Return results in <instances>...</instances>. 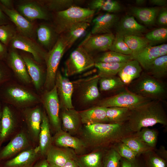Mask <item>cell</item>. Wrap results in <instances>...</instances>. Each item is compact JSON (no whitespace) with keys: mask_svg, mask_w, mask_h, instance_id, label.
<instances>
[{"mask_svg":"<svg viewBox=\"0 0 167 167\" xmlns=\"http://www.w3.org/2000/svg\"><path fill=\"white\" fill-rule=\"evenodd\" d=\"M79 133L87 148L93 150L113 146L135 133L130 130L126 122L84 125Z\"/></svg>","mask_w":167,"mask_h":167,"instance_id":"1","label":"cell"},{"mask_svg":"<svg viewBox=\"0 0 167 167\" xmlns=\"http://www.w3.org/2000/svg\"><path fill=\"white\" fill-rule=\"evenodd\" d=\"M161 102L151 100L131 109L126 122L130 130L135 133L158 123L167 126V115Z\"/></svg>","mask_w":167,"mask_h":167,"instance_id":"2","label":"cell"},{"mask_svg":"<svg viewBox=\"0 0 167 167\" xmlns=\"http://www.w3.org/2000/svg\"><path fill=\"white\" fill-rule=\"evenodd\" d=\"M0 99L4 103L18 107H27L41 102L33 91L11 80L0 87Z\"/></svg>","mask_w":167,"mask_h":167,"instance_id":"3","label":"cell"},{"mask_svg":"<svg viewBox=\"0 0 167 167\" xmlns=\"http://www.w3.org/2000/svg\"><path fill=\"white\" fill-rule=\"evenodd\" d=\"M128 90L138 95L152 100L163 102L167 97L165 84L147 73H142L140 77L128 85Z\"/></svg>","mask_w":167,"mask_h":167,"instance_id":"4","label":"cell"},{"mask_svg":"<svg viewBox=\"0 0 167 167\" xmlns=\"http://www.w3.org/2000/svg\"><path fill=\"white\" fill-rule=\"evenodd\" d=\"M96 11L88 8L73 6L64 11L53 13L52 24L57 33L60 35L77 23H90Z\"/></svg>","mask_w":167,"mask_h":167,"instance_id":"5","label":"cell"},{"mask_svg":"<svg viewBox=\"0 0 167 167\" xmlns=\"http://www.w3.org/2000/svg\"><path fill=\"white\" fill-rule=\"evenodd\" d=\"M66 41L62 34L59 35L53 47L48 51L45 62L46 65V73L44 86L46 90H49L55 86L57 72L61 60L67 51Z\"/></svg>","mask_w":167,"mask_h":167,"instance_id":"6","label":"cell"},{"mask_svg":"<svg viewBox=\"0 0 167 167\" xmlns=\"http://www.w3.org/2000/svg\"><path fill=\"white\" fill-rule=\"evenodd\" d=\"M100 78L97 74L72 82L74 91H75L79 101L82 104H91L98 99L100 93L98 85Z\"/></svg>","mask_w":167,"mask_h":167,"instance_id":"7","label":"cell"},{"mask_svg":"<svg viewBox=\"0 0 167 167\" xmlns=\"http://www.w3.org/2000/svg\"><path fill=\"white\" fill-rule=\"evenodd\" d=\"M95 62L94 58L79 45L65 62V74L70 76L81 73L94 66Z\"/></svg>","mask_w":167,"mask_h":167,"instance_id":"8","label":"cell"},{"mask_svg":"<svg viewBox=\"0 0 167 167\" xmlns=\"http://www.w3.org/2000/svg\"><path fill=\"white\" fill-rule=\"evenodd\" d=\"M126 90L98 101L97 105L108 108L118 107L133 108L151 101Z\"/></svg>","mask_w":167,"mask_h":167,"instance_id":"9","label":"cell"},{"mask_svg":"<svg viewBox=\"0 0 167 167\" xmlns=\"http://www.w3.org/2000/svg\"><path fill=\"white\" fill-rule=\"evenodd\" d=\"M41 98L50 124L56 132L61 130L60 105L55 85L51 90H46Z\"/></svg>","mask_w":167,"mask_h":167,"instance_id":"10","label":"cell"},{"mask_svg":"<svg viewBox=\"0 0 167 167\" xmlns=\"http://www.w3.org/2000/svg\"><path fill=\"white\" fill-rule=\"evenodd\" d=\"M10 48L18 49L31 54L33 58L41 64L45 62L47 51L36 40L18 33L9 44Z\"/></svg>","mask_w":167,"mask_h":167,"instance_id":"11","label":"cell"},{"mask_svg":"<svg viewBox=\"0 0 167 167\" xmlns=\"http://www.w3.org/2000/svg\"><path fill=\"white\" fill-rule=\"evenodd\" d=\"M0 8L15 26L18 34L36 40L38 25L35 22L29 21L15 9H9L1 4Z\"/></svg>","mask_w":167,"mask_h":167,"instance_id":"12","label":"cell"},{"mask_svg":"<svg viewBox=\"0 0 167 167\" xmlns=\"http://www.w3.org/2000/svg\"><path fill=\"white\" fill-rule=\"evenodd\" d=\"M16 10L29 21L37 19L48 20L51 17L49 11L38 0H24L18 1Z\"/></svg>","mask_w":167,"mask_h":167,"instance_id":"13","label":"cell"},{"mask_svg":"<svg viewBox=\"0 0 167 167\" xmlns=\"http://www.w3.org/2000/svg\"><path fill=\"white\" fill-rule=\"evenodd\" d=\"M115 35L112 33L89 35L80 45L90 55L109 50Z\"/></svg>","mask_w":167,"mask_h":167,"instance_id":"14","label":"cell"},{"mask_svg":"<svg viewBox=\"0 0 167 167\" xmlns=\"http://www.w3.org/2000/svg\"><path fill=\"white\" fill-rule=\"evenodd\" d=\"M55 85L56 88L60 108L62 109L74 108L72 100L74 91L72 82L63 76L58 70L56 74Z\"/></svg>","mask_w":167,"mask_h":167,"instance_id":"15","label":"cell"},{"mask_svg":"<svg viewBox=\"0 0 167 167\" xmlns=\"http://www.w3.org/2000/svg\"><path fill=\"white\" fill-rule=\"evenodd\" d=\"M5 61L19 80L26 84L32 83L25 63L17 49L10 48Z\"/></svg>","mask_w":167,"mask_h":167,"instance_id":"16","label":"cell"},{"mask_svg":"<svg viewBox=\"0 0 167 167\" xmlns=\"http://www.w3.org/2000/svg\"><path fill=\"white\" fill-rule=\"evenodd\" d=\"M20 54L34 87L37 90H41L44 84L46 73L42 64L36 61L29 53L23 51Z\"/></svg>","mask_w":167,"mask_h":167,"instance_id":"17","label":"cell"},{"mask_svg":"<svg viewBox=\"0 0 167 167\" xmlns=\"http://www.w3.org/2000/svg\"><path fill=\"white\" fill-rule=\"evenodd\" d=\"M52 143L57 147L72 149L77 155L84 154L87 149L80 138L74 136L62 129L56 132L52 138Z\"/></svg>","mask_w":167,"mask_h":167,"instance_id":"18","label":"cell"},{"mask_svg":"<svg viewBox=\"0 0 167 167\" xmlns=\"http://www.w3.org/2000/svg\"><path fill=\"white\" fill-rule=\"evenodd\" d=\"M167 54V44H163L158 45H150L138 54L132 56L142 67L146 71L150 65L157 58Z\"/></svg>","mask_w":167,"mask_h":167,"instance_id":"19","label":"cell"},{"mask_svg":"<svg viewBox=\"0 0 167 167\" xmlns=\"http://www.w3.org/2000/svg\"><path fill=\"white\" fill-rule=\"evenodd\" d=\"M116 33L124 37L129 36H142L147 31L143 25L139 24L134 16L126 15L117 24Z\"/></svg>","mask_w":167,"mask_h":167,"instance_id":"20","label":"cell"},{"mask_svg":"<svg viewBox=\"0 0 167 167\" xmlns=\"http://www.w3.org/2000/svg\"><path fill=\"white\" fill-rule=\"evenodd\" d=\"M59 36L52 24L43 23L38 25L36 30L37 41L47 52L55 45Z\"/></svg>","mask_w":167,"mask_h":167,"instance_id":"21","label":"cell"},{"mask_svg":"<svg viewBox=\"0 0 167 167\" xmlns=\"http://www.w3.org/2000/svg\"><path fill=\"white\" fill-rule=\"evenodd\" d=\"M62 130L73 135L79 132L82 124L79 111L74 108L62 109L60 115Z\"/></svg>","mask_w":167,"mask_h":167,"instance_id":"22","label":"cell"},{"mask_svg":"<svg viewBox=\"0 0 167 167\" xmlns=\"http://www.w3.org/2000/svg\"><path fill=\"white\" fill-rule=\"evenodd\" d=\"M119 18L114 13L106 12L98 15L92 19L91 33L93 35L109 33L118 22Z\"/></svg>","mask_w":167,"mask_h":167,"instance_id":"23","label":"cell"},{"mask_svg":"<svg viewBox=\"0 0 167 167\" xmlns=\"http://www.w3.org/2000/svg\"><path fill=\"white\" fill-rule=\"evenodd\" d=\"M46 155L48 163L62 167L69 161L75 159L77 155L71 148L60 147L52 145Z\"/></svg>","mask_w":167,"mask_h":167,"instance_id":"24","label":"cell"},{"mask_svg":"<svg viewBox=\"0 0 167 167\" xmlns=\"http://www.w3.org/2000/svg\"><path fill=\"white\" fill-rule=\"evenodd\" d=\"M39 153L38 146L21 152L14 158L5 161L0 167H31Z\"/></svg>","mask_w":167,"mask_h":167,"instance_id":"25","label":"cell"},{"mask_svg":"<svg viewBox=\"0 0 167 167\" xmlns=\"http://www.w3.org/2000/svg\"><path fill=\"white\" fill-rule=\"evenodd\" d=\"M106 108L97 105L79 111L82 124L90 125L109 123L106 113Z\"/></svg>","mask_w":167,"mask_h":167,"instance_id":"26","label":"cell"},{"mask_svg":"<svg viewBox=\"0 0 167 167\" xmlns=\"http://www.w3.org/2000/svg\"><path fill=\"white\" fill-rule=\"evenodd\" d=\"M28 144L27 138L24 133L18 134L0 151V162L23 149Z\"/></svg>","mask_w":167,"mask_h":167,"instance_id":"27","label":"cell"},{"mask_svg":"<svg viewBox=\"0 0 167 167\" xmlns=\"http://www.w3.org/2000/svg\"><path fill=\"white\" fill-rule=\"evenodd\" d=\"M142 70L139 62L132 59L126 62L118 74L125 85H128L140 77Z\"/></svg>","mask_w":167,"mask_h":167,"instance_id":"28","label":"cell"},{"mask_svg":"<svg viewBox=\"0 0 167 167\" xmlns=\"http://www.w3.org/2000/svg\"><path fill=\"white\" fill-rule=\"evenodd\" d=\"M43 112L38 106L32 108L27 109L24 112L29 130L32 135L36 138H39Z\"/></svg>","mask_w":167,"mask_h":167,"instance_id":"29","label":"cell"},{"mask_svg":"<svg viewBox=\"0 0 167 167\" xmlns=\"http://www.w3.org/2000/svg\"><path fill=\"white\" fill-rule=\"evenodd\" d=\"M15 124V118L11 108L7 105H4L0 126V146L12 133Z\"/></svg>","mask_w":167,"mask_h":167,"instance_id":"30","label":"cell"},{"mask_svg":"<svg viewBox=\"0 0 167 167\" xmlns=\"http://www.w3.org/2000/svg\"><path fill=\"white\" fill-rule=\"evenodd\" d=\"M106 149H97L88 154L77 155L75 160L79 167H102Z\"/></svg>","mask_w":167,"mask_h":167,"instance_id":"31","label":"cell"},{"mask_svg":"<svg viewBox=\"0 0 167 167\" xmlns=\"http://www.w3.org/2000/svg\"><path fill=\"white\" fill-rule=\"evenodd\" d=\"M40 153L43 156L46 153L52 145V138L51 136L50 123L46 114L43 112L40 131L39 136Z\"/></svg>","mask_w":167,"mask_h":167,"instance_id":"32","label":"cell"},{"mask_svg":"<svg viewBox=\"0 0 167 167\" xmlns=\"http://www.w3.org/2000/svg\"><path fill=\"white\" fill-rule=\"evenodd\" d=\"M161 8L159 7H134L131 9L133 15L146 25H153Z\"/></svg>","mask_w":167,"mask_h":167,"instance_id":"33","label":"cell"},{"mask_svg":"<svg viewBox=\"0 0 167 167\" xmlns=\"http://www.w3.org/2000/svg\"><path fill=\"white\" fill-rule=\"evenodd\" d=\"M90 25V23L81 22L75 24L62 33L67 42L66 51L70 49L75 42L84 33Z\"/></svg>","mask_w":167,"mask_h":167,"instance_id":"34","label":"cell"},{"mask_svg":"<svg viewBox=\"0 0 167 167\" xmlns=\"http://www.w3.org/2000/svg\"><path fill=\"white\" fill-rule=\"evenodd\" d=\"M147 74L153 77L161 80L167 75V55L156 59L146 71Z\"/></svg>","mask_w":167,"mask_h":167,"instance_id":"35","label":"cell"},{"mask_svg":"<svg viewBox=\"0 0 167 167\" xmlns=\"http://www.w3.org/2000/svg\"><path fill=\"white\" fill-rule=\"evenodd\" d=\"M131 109L118 107L106 108V116L109 123H120L126 122L129 119Z\"/></svg>","mask_w":167,"mask_h":167,"instance_id":"36","label":"cell"},{"mask_svg":"<svg viewBox=\"0 0 167 167\" xmlns=\"http://www.w3.org/2000/svg\"><path fill=\"white\" fill-rule=\"evenodd\" d=\"M124 40L132 52V56L138 54L147 47L153 45L154 44L142 36H125L124 37Z\"/></svg>","mask_w":167,"mask_h":167,"instance_id":"37","label":"cell"},{"mask_svg":"<svg viewBox=\"0 0 167 167\" xmlns=\"http://www.w3.org/2000/svg\"><path fill=\"white\" fill-rule=\"evenodd\" d=\"M49 12H57L66 10L82 1L73 0H38Z\"/></svg>","mask_w":167,"mask_h":167,"instance_id":"38","label":"cell"},{"mask_svg":"<svg viewBox=\"0 0 167 167\" xmlns=\"http://www.w3.org/2000/svg\"><path fill=\"white\" fill-rule=\"evenodd\" d=\"M88 8L92 10H101L113 13L121 10L119 2L114 0H93L88 4Z\"/></svg>","mask_w":167,"mask_h":167,"instance_id":"39","label":"cell"},{"mask_svg":"<svg viewBox=\"0 0 167 167\" xmlns=\"http://www.w3.org/2000/svg\"><path fill=\"white\" fill-rule=\"evenodd\" d=\"M158 134V131L156 130L145 127L135 132L134 135L147 146L154 150L157 142Z\"/></svg>","mask_w":167,"mask_h":167,"instance_id":"40","label":"cell"},{"mask_svg":"<svg viewBox=\"0 0 167 167\" xmlns=\"http://www.w3.org/2000/svg\"><path fill=\"white\" fill-rule=\"evenodd\" d=\"M94 58L95 62L105 63L126 62L133 59L131 55L123 54L110 50L104 52Z\"/></svg>","mask_w":167,"mask_h":167,"instance_id":"41","label":"cell"},{"mask_svg":"<svg viewBox=\"0 0 167 167\" xmlns=\"http://www.w3.org/2000/svg\"><path fill=\"white\" fill-rule=\"evenodd\" d=\"M126 62L105 63L95 62L94 66L99 71L100 78L116 75Z\"/></svg>","mask_w":167,"mask_h":167,"instance_id":"42","label":"cell"},{"mask_svg":"<svg viewBox=\"0 0 167 167\" xmlns=\"http://www.w3.org/2000/svg\"><path fill=\"white\" fill-rule=\"evenodd\" d=\"M99 83L101 92H111L124 87L125 85L118 76L114 75L100 78Z\"/></svg>","mask_w":167,"mask_h":167,"instance_id":"43","label":"cell"},{"mask_svg":"<svg viewBox=\"0 0 167 167\" xmlns=\"http://www.w3.org/2000/svg\"><path fill=\"white\" fill-rule=\"evenodd\" d=\"M134 135L123 139L121 141L136 153L138 156L153 150L147 146Z\"/></svg>","mask_w":167,"mask_h":167,"instance_id":"44","label":"cell"},{"mask_svg":"<svg viewBox=\"0 0 167 167\" xmlns=\"http://www.w3.org/2000/svg\"><path fill=\"white\" fill-rule=\"evenodd\" d=\"M121 158L113 146L107 148L103 156L102 167H120Z\"/></svg>","mask_w":167,"mask_h":167,"instance_id":"45","label":"cell"},{"mask_svg":"<svg viewBox=\"0 0 167 167\" xmlns=\"http://www.w3.org/2000/svg\"><path fill=\"white\" fill-rule=\"evenodd\" d=\"M143 155L146 167H167V161L158 156L154 150Z\"/></svg>","mask_w":167,"mask_h":167,"instance_id":"46","label":"cell"},{"mask_svg":"<svg viewBox=\"0 0 167 167\" xmlns=\"http://www.w3.org/2000/svg\"><path fill=\"white\" fill-rule=\"evenodd\" d=\"M17 33L16 28L12 23L0 26V41L7 47Z\"/></svg>","mask_w":167,"mask_h":167,"instance_id":"47","label":"cell"},{"mask_svg":"<svg viewBox=\"0 0 167 167\" xmlns=\"http://www.w3.org/2000/svg\"><path fill=\"white\" fill-rule=\"evenodd\" d=\"M126 55H132V53L124 40V37L116 33L109 50Z\"/></svg>","mask_w":167,"mask_h":167,"instance_id":"48","label":"cell"},{"mask_svg":"<svg viewBox=\"0 0 167 167\" xmlns=\"http://www.w3.org/2000/svg\"><path fill=\"white\" fill-rule=\"evenodd\" d=\"M145 37L153 44L164 42L167 39V28L164 27L156 28L147 33Z\"/></svg>","mask_w":167,"mask_h":167,"instance_id":"49","label":"cell"},{"mask_svg":"<svg viewBox=\"0 0 167 167\" xmlns=\"http://www.w3.org/2000/svg\"><path fill=\"white\" fill-rule=\"evenodd\" d=\"M113 146L122 158L131 160L139 156L136 153L122 141Z\"/></svg>","mask_w":167,"mask_h":167,"instance_id":"50","label":"cell"},{"mask_svg":"<svg viewBox=\"0 0 167 167\" xmlns=\"http://www.w3.org/2000/svg\"><path fill=\"white\" fill-rule=\"evenodd\" d=\"M11 71L5 62L0 59V87L11 80Z\"/></svg>","mask_w":167,"mask_h":167,"instance_id":"51","label":"cell"},{"mask_svg":"<svg viewBox=\"0 0 167 167\" xmlns=\"http://www.w3.org/2000/svg\"><path fill=\"white\" fill-rule=\"evenodd\" d=\"M120 167H146L143 160H140L137 157L133 160H128L122 158Z\"/></svg>","mask_w":167,"mask_h":167,"instance_id":"52","label":"cell"},{"mask_svg":"<svg viewBox=\"0 0 167 167\" xmlns=\"http://www.w3.org/2000/svg\"><path fill=\"white\" fill-rule=\"evenodd\" d=\"M157 24L160 25H167V9L165 6L160 9L156 18Z\"/></svg>","mask_w":167,"mask_h":167,"instance_id":"53","label":"cell"},{"mask_svg":"<svg viewBox=\"0 0 167 167\" xmlns=\"http://www.w3.org/2000/svg\"><path fill=\"white\" fill-rule=\"evenodd\" d=\"M154 150L158 156L167 161V150L164 146L161 145L159 149Z\"/></svg>","mask_w":167,"mask_h":167,"instance_id":"54","label":"cell"},{"mask_svg":"<svg viewBox=\"0 0 167 167\" xmlns=\"http://www.w3.org/2000/svg\"><path fill=\"white\" fill-rule=\"evenodd\" d=\"M8 53L7 47L0 41V59L5 61Z\"/></svg>","mask_w":167,"mask_h":167,"instance_id":"55","label":"cell"},{"mask_svg":"<svg viewBox=\"0 0 167 167\" xmlns=\"http://www.w3.org/2000/svg\"><path fill=\"white\" fill-rule=\"evenodd\" d=\"M11 23L8 17L0 8V26Z\"/></svg>","mask_w":167,"mask_h":167,"instance_id":"56","label":"cell"},{"mask_svg":"<svg viewBox=\"0 0 167 167\" xmlns=\"http://www.w3.org/2000/svg\"><path fill=\"white\" fill-rule=\"evenodd\" d=\"M0 4L9 9H15L14 1L12 0H0Z\"/></svg>","mask_w":167,"mask_h":167,"instance_id":"57","label":"cell"},{"mask_svg":"<svg viewBox=\"0 0 167 167\" xmlns=\"http://www.w3.org/2000/svg\"><path fill=\"white\" fill-rule=\"evenodd\" d=\"M149 1L151 4L159 6L164 7L167 5L166 0H150Z\"/></svg>","mask_w":167,"mask_h":167,"instance_id":"58","label":"cell"},{"mask_svg":"<svg viewBox=\"0 0 167 167\" xmlns=\"http://www.w3.org/2000/svg\"><path fill=\"white\" fill-rule=\"evenodd\" d=\"M62 167H79L75 159H72L68 161Z\"/></svg>","mask_w":167,"mask_h":167,"instance_id":"59","label":"cell"},{"mask_svg":"<svg viewBox=\"0 0 167 167\" xmlns=\"http://www.w3.org/2000/svg\"><path fill=\"white\" fill-rule=\"evenodd\" d=\"M31 167H49V163L46 160H43L37 162Z\"/></svg>","mask_w":167,"mask_h":167,"instance_id":"60","label":"cell"},{"mask_svg":"<svg viewBox=\"0 0 167 167\" xmlns=\"http://www.w3.org/2000/svg\"><path fill=\"white\" fill-rule=\"evenodd\" d=\"M146 1L145 0H136L135 2L137 5H141L144 4Z\"/></svg>","mask_w":167,"mask_h":167,"instance_id":"61","label":"cell"},{"mask_svg":"<svg viewBox=\"0 0 167 167\" xmlns=\"http://www.w3.org/2000/svg\"><path fill=\"white\" fill-rule=\"evenodd\" d=\"M49 163V167H60L54 164L51 163Z\"/></svg>","mask_w":167,"mask_h":167,"instance_id":"62","label":"cell"},{"mask_svg":"<svg viewBox=\"0 0 167 167\" xmlns=\"http://www.w3.org/2000/svg\"><path fill=\"white\" fill-rule=\"evenodd\" d=\"M2 108H1L0 103V123L1 120L2 115Z\"/></svg>","mask_w":167,"mask_h":167,"instance_id":"63","label":"cell"},{"mask_svg":"<svg viewBox=\"0 0 167 167\" xmlns=\"http://www.w3.org/2000/svg\"></svg>","mask_w":167,"mask_h":167,"instance_id":"64","label":"cell"}]
</instances>
